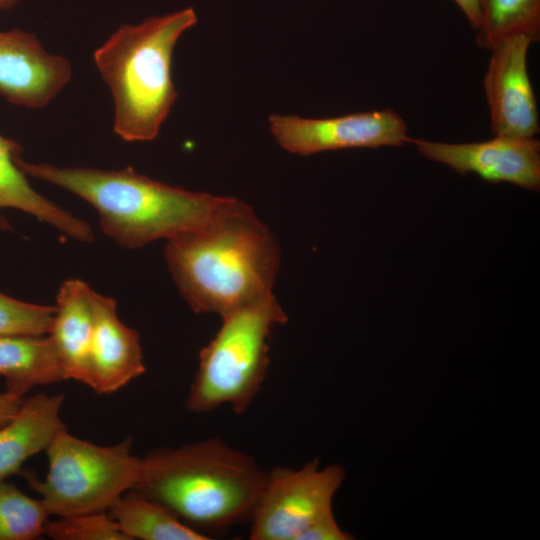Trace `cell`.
Listing matches in <instances>:
<instances>
[{
  "label": "cell",
  "mask_w": 540,
  "mask_h": 540,
  "mask_svg": "<svg viewBox=\"0 0 540 540\" xmlns=\"http://www.w3.org/2000/svg\"><path fill=\"white\" fill-rule=\"evenodd\" d=\"M165 260L195 313L223 317L272 293L280 252L271 230L236 198L208 224L167 240Z\"/></svg>",
  "instance_id": "cell-1"
},
{
  "label": "cell",
  "mask_w": 540,
  "mask_h": 540,
  "mask_svg": "<svg viewBox=\"0 0 540 540\" xmlns=\"http://www.w3.org/2000/svg\"><path fill=\"white\" fill-rule=\"evenodd\" d=\"M267 475L251 455L211 437L149 450L133 489L211 539L250 521Z\"/></svg>",
  "instance_id": "cell-2"
},
{
  "label": "cell",
  "mask_w": 540,
  "mask_h": 540,
  "mask_svg": "<svg viewBox=\"0 0 540 540\" xmlns=\"http://www.w3.org/2000/svg\"><path fill=\"white\" fill-rule=\"evenodd\" d=\"M27 175L63 188L92 205L103 232L119 246L136 249L196 230L236 198L193 192L153 180L132 167L102 170L29 163L16 156Z\"/></svg>",
  "instance_id": "cell-3"
},
{
  "label": "cell",
  "mask_w": 540,
  "mask_h": 540,
  "mask_svg": "<svg viewBox=\"0 0 540 540\" xmlns=\"http://www.w3.org/2000/svg\"><path fill=\"white\" fill-rule=\"evenodd\" d=\"M197 22L193 8L123 24L94 51L114 102L113 130L127 142L155 139L177 99L171 78L175 45Z\"/></svg>",
  "instance_id": "cell-4"
},
{
  "label": "cell",
  "mask_w": 540,
  "mask_h": 540,
  "mask_svg": "<svg viewBox=\"0 0 540 540\" xmlns=\"http://www.w3.org/2000/svg\"><path fill=\"white\" fill-rule=\"evenodd\" d=\"M221 318L216 335L199 353L185 399L193 413L222 406L237 414L247 411L267 377L271 331L288 319L273 293Z\"/></svg>",
  "instance_id": "cell-5"
},
{
  "label": "cell",
  "mask_w": 540,
  "mask_h": 540,
  "mask_svg": "<svg viewBox=\"0 0 540 540\" xmlns=\"http://www.w3.org/2000/svg\"><path fill=\"white\" fill-rule=\"evenodd\" d=\"M133 439L102 446L72 435L67 428L47 448L48 472L43 480L24 472L51 515L107 512L135 487L141 456L132 453Z\"/></svg>",
  "instance_id": "cell-6"
},
{
  "label": "cell",
  "mask_w": 540,
  "mask_h": 540,
  "mask_svg": "<svg viewBox=\"0 0 540 540\" xmlns=\"http://www.w3.org/2000/svg\"><path fill=\"white\" fill-rule=\"evenodd\" d=\"M344 479L341 465L320 468L317 458L299 469L273 468L249 521V538L299 540L316 519L332 509Z\"/></svg>",
  "instance_id": "cell-7"
},
{
  "label": "cell",
  "mask_w": 540,
  "mask_h": 540,
  "mask_svg": "<svg viewBox=\"0 0 540 540\" xmlns=\"http://www.w3.org/2000/svg\"><path fill=\"white\" fill-rule=\"evenodd\" d=\"M269 126L284 150L302 156L347 148L402 146L409 139L406 122L392 109L319 119L272 114Z\"/></svg>",
  "instance_id": "cell-8"
},
{
  "label": "cell",
  "mask_w": 540,
  "mask_h": 540,
  "mask_svg": "<svg viewBox=\"0 0 540 540\" xmlns=\"http://www.w3.org/2000/svg\"><path fill=\"white\" fill-rule=\"evenodd\" d=\"M531 42L526 36H512L490 50L483 85L495 136L526 139L539 131L537 103L527 70Z\"/></svg>",
  "instance_id": "cell-9"
},
{
  "label": "cell",
  "mask_w": 540,
  "mask_h": 540,
  "mask_svg": "<svg viewBox=\"0 0 540 540\" xmlns=\"http://www.w3.org/2000/svg\"><path fill=\"white\" fill-rule=\"evenodd\" d=\"M426 158L465 175H479L491 183L509 182L525 189L540 188V142L537 139L495 136L491 140L452 144L408 139Z\"/></svg>",
  "instance_id": "cell-10"
},
{
  "label": "cell",
  "mask_w": 540,
  "mask_h": 540,
  "mask_svg": "<svg viewBox=\"0 0 540 540\" xmlns=\"http://www.w3.org/2000/svg\"><path fill=\"white\" fill-rule=\"evenodd\" d=\"M70 62L47 52L38 37L22 29L0 30V96L27 108H42L68 84Z\"/></svg>",
  "instance_id": "cell-11"
},
{
  "label": "cell",
  "mask_w": 540,
  "mask_h": 540,
  "mask_svg": "<svg viewBox=\"0 0 540 540\" xmlns=\"http://www.w3.org/2000/svg\"><path fill=\"white\" fill-rule=\"evenodd\" d=\"M92 386L97 394H113L146 370L139 333L125 325L116 301L92 291Z\"/></svg>",
  "instance_id": "cell-12"
},
{
  "label": "cell",
  "mask_w": 540,
  "mask_h": 540,
  "mask_svg": "<svg viewBox=\"0 0 540 540\" xmlns=\"http://www.w3.org/2000/svg\"><path fill=\"white\" fill-rule=\"evenodd\" d=\"M93 289L80 279L62 282L47 333L62 365L65 379L92 386Z\"/></svg>",
  "instance_id": "cell-13"
},
{
  "label": "cell",
  "mask_w": 540,
  "mask_h": 540,
  "mask_svg": "<svg viewBox=\"0 0 540 540\" xmlns=\"http://www.w3.org/2000/svg\"><path fill=\"white\" fill-rule=\"evenodd\" d=\"M64 395L38 393L23 399L16 414L0 427V481L20 473L32 456L46 451L59 432Z\"/></svg>",
  "instance_id": "cell-14"
},
{
  "label": "cell",
  "mask_w": 540,
  "mask_h": 540,
  "mask_svg": "<svg viewBox=\"0 0 540 540\" xmlns=\"http://www.w3.org/2000/svg\"><path fill=\"white\" fill-rule=\"evenodd\" d=\"M22 146L14 139L0 134V209L13 208L48 223L69 237L91 242L94 233L90 225L36 192L15 158ZM0 230H12L8 221L0 216Z\"/></svg>",
  "instance_id": "cell-15"
},
{
  "label": "cell",
  "mask_w": 540,
  "mask_h": 540,
  "mask_svg": "<svg viewBox=\"0 0 540 540\" xmlns=\"http://www.w3.org/2000/svg\"><path fill=\"white\" fill-rule=\"evenodd\" d=\"M0 377L6 391L23 397L33 387L66 380L47 335H0Z\"/></svg>",
  "instance_id": "cell-16"
},
{
  "label": "cell",
  "mask_w": 540,
  "mask_h": 540,
  "mask_svg": "<svg viewBox=\"0 0 540 540\" xmlns=\"http://www.w3.org/2000/svg\"><path fill=\"white\" fill-rule=\"evenodd\" d=\"M128 540H208L183 523L155 499L134 489L120 496L107 511Z\"/></svg>",
  "instance_id": "cell-17"
},
{
  "label": "cell",
  "mask_w": 540,
  "mask_h": 540,
  "mask_svg": "<svg viewBox=\"0 0 540 540\" xmlns=\"http://www.w3.org/2000/svg\"><path fill=\"white\" fill-rule=\"evenodd\" d=\"M480 21L477 44L491 50L498 42L512 36L540 39V0H478Z\"/></svg>",
  "instance_id": "cell-18"
},
{
  "label": "cell",
  "mask_w": 540,
  "mask_h": 540,
  "mask_svg": "<svg viewBox=\"0 0 540 540\" xmlns=\"http://www.w3.org/2000/svg\"><path fill=\"white\" fill-rule=\"evenodd\" d=\"M50 516L41 498L29 497L15 484L0 481V540L38 539Z\"/></svg>",
  "instance_id": "cell-19"
},
{
  "label": "cell",
  "mask_w": 540,
  "mask_h": 540,
  "mask_svg": "<svg viewBox=\"0 0 540 540\" xmlns=\"http://www.w3.org/2000/svg\"><path fill=\"white\" fill-rule=\"evenodd\" d=\"M43 535L53 540H128L108 512L58 516L46 522Z\"/></svg>",
  "instance_id": "cell-20"
},
{
  "label": "cell",
  "mask_w": 540,
  "mask_h": 540,
  "mask_svg": "<svg viewBox=\"0 0 540 540\" xmlns=\"http://www.w3.org/2000/svg\"><path fill=\"white\" fill-rule=\"evenodd\" d=\"M55 305L29 303L0 292V335H47Z\"/></svg>",
  "instance_id": "cell-21"
},
{
  "label": "cell",
  "mask_w": 540,
  "mask_h": 540,
  "mask_svg": "<svg viewBox=\"0 0 540 540\" xmlns=\"http://www.w3.org/2000/svg\"><path fill=\"white\" fill-rule=\"evenodd\" d=\"M353 536L341 529L333 510L316 519L299 537V540H351Z\"/></svg>",
  "instance_id": "cell-22"
},
{
  "label": "cell",
  "mask_w": 540,
  "mask_h": 540,
  "mask_svg": "<svg viewBox=\"0 0 540 540\" xmlns=\"http://www.w3.org/2000/svg\"><path fill=\"white\" fill-rule=\"evenodd\" d=\"M24 397L8 391L0 393V427L6 424L18 411Z\"/></svg>",
  "instance_id": "cell-23"
},
{
  "label": "cell",
  "mask_w": 540,
  "mask_h": 540,
  "mask_svg": "<svg viewBox=\"0 0 540 540\" xmlns=\"http://www.w3.org/2000/svg\"><path fill=\"white\" fill-rule=\"evenodd\" d=\"M465 14L471 27L477 29L480 21V10L478 0H454Z\"/></svg>",
  "instance_id": "cell-24"
},
{
  "label": "cell",
  "mask_w": 540,
  "mask_h": 540,
  "mask_svg": "<svg viewBox=\"0 0 540 540\" xmlns=\"http://www.w3.org/2000/svg\"><path fill=\"white\" fill-rule=\"evenodd\" d=\"M24 0H0V10H8Z\"/></svg>",
  "instance_id": "cell-25"
}]
</instances>
